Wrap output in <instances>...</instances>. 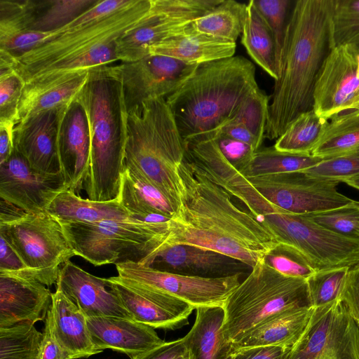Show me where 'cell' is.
Instances as JSON below:
<instances>
[{
	"mask_svg": "<svg viewBox=\"0 0 359 359\" xmlns=\"http://www.w3.org/2000/svg\"><path fill=\"white\" fill-rule=\"evenodd\" d=\"M330 32L331 48L347 46L359 52V0H333Z\"/></svg>",
	"mask_w": 359,
	"mask_h": 359,
	"instance_id": "f35d334b",
	"label": "cell"
},
{
	"mask_svg": "<svg viewBox=\"0 0 359 359\" xmlns=\"http://www.w3.org/2000/svg\"><path fill=\"white\" fill-rule=\"evenodd\" d=\"M322 160L311 154L280 151L273 147L257 151L251 160L238 170L246 178L297 172L310 168Z\"/></svg>",
	"mask_w": 359,
	"mask_h": 359,
	"instance_id": "d590c367",
	"label": "cell"
},
{
	"mask_svg": "<svg viewBox=\"0 0 359 359\" xmlns=\"http://www.w3.org/2000/svg\"><path fill=\"white\" fill-rule=\"evenodd\" d=\"M151 6V0H133L99 20L68 30L14 57L12 69L27 83L58 65L93 57L101 46L117 41L136 26Z\"/></svg>",
	"mask_w": 359,
	"mask_h": 359,
	"instance_id": "ba28073f",
	"label": "cell"
},
{
	"mask_svg": "<svg viewBox=\"0 0 359 359\" xmlns=\"http://www.w3.org/2000/svg\"><path fill=\"white\" fill-rule=\"evenodd\" d=\"M221 133L250 145L255 151L259 150L262 143L247 128L240 123H228Z\"/></svg>",
	"mask_w": 359,
	"mask_h": 359,
	"instance_id": "9f6ffc18",
	"label": "cell"
},
{
	"mask_svg": "<svg viewBox=\"0 0 359 359\" xmlns=\"http://www.w3.org/2000/svg\"><path fill=\"white\" fill-rule=\"evenodd\" d=\"M60 222L75 255L95 266L128 262L151 266L168 234L169 225V222L135 219Z\"/></svg>",
	"mask_w": 359,
	"mask_h": 359,
	"instance_id": "52a82bcc",
	"label": "cell"
},
{
	"mask_svg": "<svg viewBox=\"0 0 359 359\" xmlns=\"http://www.w3.org/2000/svg\"><path fill=\"white\" fill-rule=\"evenodd\" d=\"M341 182L345 183L350 187H352L358 190H359V176L344 180Z\"/></svg>",
	"mask_w": 359,
	"mask_h": 359,
	"instance_id": "680465c9",
	"label": "cell"
},
{
	"mask_svg": "<svg viewBox=\"0 0 359 359\" xmlns=\"http://www.w3.org/2000/svg\"><path fill=\"white\" fill-rule=\"evenodd\" d=\"M90 147L88 116L76 97L62 112L57 140L61 172L68 189L76 194L83 188L89 168Z\"/></svg>",
	"mask_w": 359,
	"mask_h": 359,
	"instance_id": "d6986e66",
	"label": "cell"
},
{
	"mask_svg": "<svg viewBox=\"0 0 359 359\" xmlns=\"http://www.w3.org/2000/svg\"><path fill=\"white\" fill-rule=\"evenodd\" d=\"M241 43L252 59L274 81L279 77L276 48L273 34L253 0L247 4Z\"/></svg>",
	"mask_w": 359,
	"mask_h": 359,
	"instance_id": "d6a6232c",
	"label": "cell"
},
{
	"mask_svg": "<svg viewBox=\"0 0 359 359\" xmlns=\"http://www.w3.org/2000/svg\"><path fill=\"white\" fill-rule=\"evenodd\" d=\"M333 0H298L287 22L279 78L270 97L265 138L278 139L313 109L315 83L329 53Z\"/></svg>",
	"mask_w": 359,
	"mask_h": 359,
	"instance_id": "7a4b0ae2",
	"label": "cell"
},
{
	"mask_svg": "<svg viewBox=\"0 0 359 359\" xmlns=\"http://www.w3.org/2000/svg\"><path fill=\"white\" fill-rule=\"evenodd\" d=\"M52 33V32H51ZM51 33L26 31L0 39V50L16 58L46 41Z\"/></svg>",
	"mask_w": 359,
	"mask_h": 359,
	"instance_id": "c3c4849f",
	"label": "cell"
},
{
	"mask_svg": "<svg viewBox=\"0 0 359 359\" xmlns=\"http://www.w3.org/2000/svg\"><path fill=\"white\" fill-rule=\"evenodd\" d=\"M88 76L89 70H81L44 75L25 83L18 105V123L69 105L81 93Z\"/></svg>",
	"mask_w": 359,
	"mask_h": 359,
	"instance_id": "d4e9b609",
	"label": "cell"
},
{
	"mask_svg": "<svg viewBox=\"0 0 359 359\" xmlns=\"http://www.w3.org/2000/svg\"><path fill=\"white\" fill-rule=\"evenodd\" d=\"M50 311L56 339L75 359L102 352L93 344L85 315L57 287L52 293Z\"/></svg>",
	"mask_w": 359,
	"mask_h": 359,
	"instance_id": "f1b7e54d",
	"label": "cell"
},
{
	"mask_svg": "<svg viewBox=\"0 0 359 359\" xmlns=\"http://www.w3.org/2000/svg\"><path fill=\"white\" fill-rule=\"evenodd\" d=\"M0 236L46 286L57 284L60 266L75 255L60 222L47 211L27 212L1 198Z\"/></svg>",
	"mask_w": 359,
	"mask_h": 359,
	"instance_id": "9c48e42d",
	"label": "cell"
},
{
	"mask_svg": "<svg viewBox=\"0 0 359 359\" xmlns=\"http://www.w3.org/2000/svg\"><path fill=\"white\" fill-rule=\"evenodd\" d=\"M288 349L279 346H259L238 349L234 359H283Z\"/></svg>",
	"mask_w": 359,
	"mask_h": 359,
	"instance_id": "11a10c76",
	"label": "cell"
},
{
	"mask_svg": "<svg viewBox=\"0 0 359 359\" xmlns=\"http://www.w3.org/2000/svg\"><path fill=\"white\" fill-rule=\"evenodd\" d=\"M247 179L271 203L294 214H313L355 201L338 191L339 182L313 177L303 172Z\"/></svg>",
	"mask_w": 359,
	"mask_h": 359,
	"instance_id": "5bb4252c",
	"label": "cell"
},
{
	"mask_svg": "<svg viewBox=\"0 0 359 359\" xmlns=\"http://www.w3.org/2000/svg\"><path fill=\"white\" fill-rule=\"evenodd\" d=\"M99 0H0V39L26 31L51 33Z\"/></svg>",
	"mask_w": 359,
	"mask_h": 359,
	"instance_id": "e0dca14e",
	"label": "cell"
},
{
	"mask_svg": "<svg viewBox=\"0 0 359 359\" xmlns=\"http://www.w3.org/2000/svg\"><path fill=\"white\" fill-rule=\"evenodd\" d=\"M222 307V335L230 348L232 344L269 318L288 309L312 306L306 279L283 275L262 259Z\"/></svg>",
	"mask_w": 359,
	"mask_h": 359,
	"instance_id": "8992f818",
	"label": "cell"
},
{
	"mask_svg": "<svg viewBox=\"0 0 359 359\" xmlns=\"http://www.w3.org/2000/svg\"><path fill=\"white\" fill-rule=\"evenodd\" d=\"M133 0H99L96 4L59 30L52 32L49 39L68 30L99 20L130 4ZM48 39V40H49ZM48 41V40H47Z\"/></svg>",
	"mask_w": 359,
	"mask_h": 359,
	"instance_id": "7dc6e473",
	"label": "cell"
},
{
	"mask_svg": "<svg viewBox=\"0 0 359 359\" xmlns=\"http://www.w3.org/2000/svg\"><path fill=\"white\" fill-rule=\"evenodd\" d=\"M269 101L270 97L260 88L257 89L241 103L229 123L243 125L262 142L265 138Z\"/></svg>",
	"mask_w": 359,
	"mask_h": 359,
	"instance_id": "60d3db41",
	"label": "cell"
},
{
	"mask_svg": "<svg viewBox=\"0 0 359 359\" xmlns=\"http://www.w3.org/2000/svg\"><path fill=\"white\" fill-rule=\"evenodd\" d=\"M65 107L31 116L14 128V149L40 172H61L57 140L61 115Z\"/></svg>",
	"mask_w": 359,
	"mask_h": 359,
	"instance_id": "ffe728a7",
	"label": "cell"
},
{
	"mask_svg": "<svg viewBox=\"0 0 359 359\" xmlns=\"http://www.w3.org/2000/svg\"><path fill=\"white\" fill-rule=\"evenodd\" d=\"M258 11L268 24L275 40L278 74L291 7L289 0H253ZM279 78V77H278Z\"/></svg>",
	"mask_w": 359,
	"mask_h": 359,
	"instance_id": "ee69618b",
	"label": "cell"
},
{
	"mask_svg": "<svg viewBox=\"0 0 359 359\" xmlns=\"http://www.w3.org/2000/svg\"><path fill=\"white\" fill-rule=\"evenodd\" d=\"M133 359H195V356L184 337H182L174 341H165Z\"/></svg>",
	"mask_w": 359,
	"mask_h": 359,
	"instance_id": "816d5d0a",
	"label": "cell"
},
{
	"mask_svg": "<svg viewBox=\"0 0 359 359\" xmlns=\"http://www.w3.org/2000/svg\"><path fill=\"white\" fill-rule=\"evenodd\" d=\"M283 359H359V330L339 299L314 308L300 339Z\"/></svg>",
	"mask_w": 359,
	"mask_h": 359,
	"instance_id": "4fadbf2b",
	"label": "cell"
},
{
	"mask_svg": "<svg viewBox=\"0 0 359 359\" xmlns=\"http://www.w3.org/2000/svg\"><path fill=\"white\" fill-rule=\"evenodd\" d=\"M236 42L184 32L151 45L149 55L167 56L189 65H201L234 55Z\"/></svg>",
	"mask_w": 359,
	"mask_h": 359,
	"instance_id": "f546056e",
	"label": "cell"
},
{
	"mask_svg": "<svg viewBox=\"0 0 359 359\" xmlns=\"http://www.w3.org/2000/svg\"><path fill=\"white\" fill-rule=\"evenodd\" d=\"M47 212L59 221L94 223L104 220L133 219L118 198L107 201L83 198L73 190L62 191Z\"/></svg>",
	"mask_w": 359,
	"mask_h": 359,
	"instance_id": "4dcf8cb0",
	"label": "cell"
},
{
	"mask_svg": "<svg viewBox=\"0 0 359 359\" xmlns=\"http://www.w3.org/2000/svg\"><path fill=\"white\" fill-rule=\"evenodd\" d=\"M93 344L97 350L111 349L133 359L165 342L154 328L135 321L113 316L87 318Z\"/></svg>",
	"mask_w": 359,
	"mask_h": 359,
	"instance_id": "cb8c5ba5",
	"label": "cell"
},
{
	"mask_svg": "<svg viewBox=\"0 0 359 359\" xmlns=\"http://www.w3.org/2000/svg\"><path fill=\"white\" fill-rule=\"evenodd\" d=\"M339 300L345 305L359 330V264L349 269Z\"/></svg>",
	"mask_w": 359,
	"mask_h": 359,
	"instance_id": "f907efd6",
	"label": "cell"
},
{
	"mask_svg": "<svg viewBox=\"0 0 359 359\" xmlns=\"http://www.w3.org/2000/svg\"><path fill=\"white\" fill-rule=\"evenodd\" d=\"M42 338L29 321L0 327V359H38Z\"/></svg>",
	"mask_w": 359,
	"mask_h": 359,
	"instance_id": "74e56055",
	"label": "cell"
},
{
	"mask_svg": "<svg viewBox=\"0 0 359 359\" xmlns=\"http://www.w3.org/2000/svg\"><path fill=\"white\" fill-rule=\"evenodd\" d=\"M351 110H358L359 111V92H358V94L355 100H354L353 103L352 104L349 111H351Z\"/></svg>",
	"mask_w": 359,
	"mask_h": 359,
	"instance_id": "91938a15",
	"label": "cell"
},
{
	"mask_svg": "<svg viewBox=\"0 0 359 359\" xmlns=\"http://www.w3.org/2000/svg\"><path fill=\"white\" fill-rule=\"evenodd\" d=\"M255 72L241 55L203 63L165 98L184 144L221 133L241 103L259 88Z\"/></svg>",
	"mask_w": 359,
	"mask_h": 359,
	"instance_id": "3957f363",
	"label": "cell"
},
{
	"mask_svg": "<svg viewBox=\"0 0 359 359\" xmlns=\"http://www.w3.org/2000/svg\"><path fill=\"white\" fill-rule=\"evenodd\" d=\"M67 189L62 172H40L15 149L0 164V198L25 212L47 211L53 200Z\"/></svg>",
	"mask_w": 359,
	"mask_h": 359,
	"instance_id": "ac0fdd59",
	"label": "cell"
},
{
	"mask_svg": "<svg viewBox=\"0 0 359 359\" xmlns=\"http://www.w3.org/2000/svg\"><path fill=\"white\" fill-rule=\"evenodd\" d=\"M358 52L341 46L330 49L318 74L313 109L327 120L348 111L359 92Z\"/></svg>",
	"mask_w": 359,
	"mask_h": 359,
	"instance_id": "2e32d148",
	"label": "cell"
},
{
	"mask_svg": "<svg viewBox=\"0 0 359 359\" xmlns=\"http://www.w3.org/2000/svg\"><path fill=\"white\" fill-rule=\"evenodd\" d=\"M196 311L194 325L184 337L195 359H223L231 353L222 335L223 307H200Z\"/></svg>",
	"mask_w": 359,
	"mask_h": 359,
	"instance_id": "1f68e13d",
	"label": "cell"
},
{
	"mask_svg": "<svg viewBox=\"0 0 359 359\" xmlns=\"http://www.w3.org/2000/svg\"><path fill=\"white\" fill-rule=\"evenodd\" d=\"M257 219L278 243L298 250L316 271L351 269L359 264V239L339 235L306 215L294 214L269 203L261 210Z\"/></svg>",
	"mask_w": 359,
	"mask_h": 359,
	"instance_id": "30bf717a",
	"label": "cell"
},
{
	"mask_svg": "<svg viewBox=\"0 0 359 359\" xmlns=\"http://www.w3.org/2000/svg\"><path fill=\"white\" fill-rule=\"evenodd\" d=\"M262 260L270 267L290 277L307 279L316 272L298 250L283 243H278Z\"/></svg>",
	"mask_w": 359,
	"mask_h": 359,
	"instance_id": "7bdbcfd3",
	"label": "cell"
},
{
	"mask_svg": "<svg viewBox=\"0 0 359 359\" xmlns=\"http://www.w3.org/2000/svg\"><path fill=\"white\" fill-rule=\"evenodd\" d=\"M38 280L0 271V327L46 319L52 293Z\"/></svg>",
	"mask_w": 359,
	"mask_h": 359,
	"instance_id": "7402d4cb",
	"label": "cell"
},
{
	"mask_svg": "<svg viewBox=\"0 0 359 359\" xmlns=\"http://www.w3.org/2000/svg\"><path fill=\"white\" fill-rule=\"evenodd\" d=\"M214 140L224 157L237 170L245 165L256 152L250 145L223 133Z\"/></svg>",
	"mask_w": 359,
	"mask_h": 359,
	"instance_id": "681fc988",
	"label": "cell"
},
{
	"mask_svg": "<svg viewBox=\"0 0 359 359\" xmlns=\"http://www.w3.org/2000/svg\"><path fill=\"white\" fill-rule=\"evenodd\" d=\"M244 265L246 264L210 250L176 245L156 253L149 266L183 275L219 278L242 273L241 266Z\"/></svg>",
	"mask_w": 359,
	"mask_h": 359,
	"instance_id": "484cf974",
	"label": "cell"
},
{
	"mask_svg": "<svg viewBox=\"0 0 359 359\" xmlns=\"http://www.w3.org/2000/svg\"><path fill=\"white\" fill-rule=\"evenodd\" d=\"M77 98L86 111L91 137L83 187L90 200H114L119 196L124 170L128 116L117 65L90 69Z\"/></svg>",
	"mask_w": 359,
	"mask_h": 359,
	"instance_id": "277c9868",
	"label": "cell"
},
{
	"mask_svg": "<svg viewBox=\"0 0 359 359\" xmlns=\"http://www.w3.org/2000/svg\"><path fill=\"white\" fill-rule=\"evenodd\" d=\"M197 67L158 55L118 65L127 111L145 100L165 98Z\"/></svg>",
	"mask_w": 359,
	"mask_h": 359,
	"instance_id": "9a60e30c",
	"label": "cell"
},
{
	"mask_svg": "<svg viewBox=\"0 0 359 359\" xmlns=\"http://www.w3.org/2000/svg\"><path fill=\"white\" fill-rule=\"evenodd\" d=\"M328 123L329 120L312 109L295 118L277 139L273 147L280 151L310 155Z\"/></svg>",
	"mask_w": 359,
	"mask_h": 359,
	"instance_id": "8d00e7d4",
	"label": "cell"
},
{
	"mask_svg": "<svg viewBox=\"0 0 359 359\" xmlns=\"http://www.w3.org/2000/svg\"><path fill=\"white\" fill-rule=\"evenodd\" d=\"M25 82L13 69H0V123H18V105Z\"/></svg>",
	"mask_w": 359,
	"mask_h": 359,
	"instance_id": "f6af8a7d",
	"label": "cell"
},
{
	"mask_svg": "<svg viewBox=\"0 0 359 359\" xmlns=\"http://www.w3.org/2000/svg\"><path fill=\"white\" fill-rule=\"evenodd\" d=\"M222 0H151L147 15L116 41V57L132 62L149 55V48L184 34L190 23Z\"/></svg>",
	"mask_w": 359,
	"mask_h": 359,
	"instance_id": "7c38bea8",
	"label": "cell"
},
{
	"mask_svg": "<svg viewBox=\"0 0 359 359\" xmlns=\"http://www.w3.org/2000/svg\"><path fill=\"white\" fill-rule=\"evenodd\" d=\"M323 227L345 237L359 239V201L346 205L306 215Z\"/></svg>",
	"mask_w": 359,
	"mask_h": 359,
	"instance_id": "b9f144b4",
	"label": "cell"
},
{
	"mask_svg": "<svg viewBox=\"0 0 359 359\" xmlns=\"http://www.w3.org/2000/svg\"><path fill=\"white\" fill-rule=\"evenodd\" d=\"M223 359H234V354L233 353H231L226 357H224Z\"/></svg>",
	"mask_w": 359,
	"mask_h": 359,
	"instance_id": "94428289",
	"label": "cell"
},
{
	"mask_svg": "<svg viewBox=\"0 0 359 359\" xmlns=\"http://www.w3.org/2000/svg\"><path fill=\"white\" fill-rule=\"evenodd\" d=\"M56 285L86 318L113 316L134 320L111 289L107 278L93 276L70 260L60 267Z\"/></svg>",
	"mask_w": 359,
	"mask_h": 359,
	"instance_id": "44dd1931",
	"label": "cell"
},
{
	"mask_svg": "<svg viewBox=\"0 0 359 359\" xmlns=\"http://www.w3.org/2000/svg\"><path fill=\"white\" fill-rule=\"evenodd\" d=\"M313 309H292L269 318L232 344L231 353L242 348L270 346L290 349L304 332Z\"/></svg>",
	"mask_w": 359,
	"mask_h": 359,
	"instance_id": "83f0119b",
	"label": "cell"
},
{
	"mask_svg": "<svg viewBox=\"0 0 359 359\" xmlns=\"http://www.w3.org/2000/svg\"><path fill=\"white\" fill-rule=\"evenodd\" d=\"M247 4L222 0L218 5L193 20L185 32L204 34L236 42L242 34Z\"/></svg>",
	"mask_w": 359,
	"mask_h": 359,
	"instance_id": "836d02e7",
	"label": "cell"
},
{
	"mask_svg": "<svg viewBox=\"0 0 359 359\" xmlns=\"http://www.w3.org/2000/svg\"><path fill=\"white\" fill-rule=\"evenodd\" d=\"M107 280L133 319L154 329H180L189 324V317L195 310L190 304L172 296L157 293L140 295L111 278Z\"/></svg>",
	"mask_w": 359,
	"mask_h": 359,
	"instance_id": "603a6c76",
	"label": "cell"
},
{
	"mask_svg": "<svg viewBox=\"0 0 359 359\" xmlns=\"http://www.w3.org/2000/svg\"><path fill=\"white\" fill-rule=\"evenodd\" d=\"M38 359H75L73 355L62 347L55 337L50 309L45 319Z\"/></svg>",
	"mask_w": 359,
	"mask_h": 359,
	"instance_id": "f5cc1de1",
	"label": "cell"
},
{
	"mask_svg": "<svg viewBox=\"0 0 359 359\" xmlns=\"http://www.w3.org/2000/svg\"><path fill=\"white\" fill-rule=\"evenodd\" d=\"M302 172L313 177L340 183L359 176V151L323 159Z\"/></svg>",
	"mask_w": 359,
	"mask_h": 359,
	"instance_id": "bcb514c9",
	"label": "cell"
},
{
	"mask_svg": "<svg viewBox=\"0 0 359 359\" xmlns=\"http://www.w3.org/2000/svg\"><path fill=\"white\" fill-rule=\"evenodd\" d=\"M118 276L112 280L135 292H150L180 299L195 310L205 306H223L241 283V273L205 278L161 271L137 262L116 264Z\"/></svg>",
	"mask_w": 359,
	"mask_h": 359,
	"instance_id": "8fae6325",
	"label": "cell"
},
{
	"mask_svg": "<svg viewBox=\"0 0 359 359\" xmlns=\"http://www.w3.org/2000/svg\"><path fill=\"white\" fill-rule=\"evenodd\" d=\"M0 271L33 278L29 269L7 241L1 236Z\"/></svg>",
	"mask_w": 359,
	"mask_h": 359,
	"instance_id": "db71d44e",
	"label": "cell"
},
{
	"mask_svg": "<svg viewBox=\"0 0 359 359\" xmlns=\"http://www.w3.org/2000/svg\"><path fill=\"white\" fill-rule=\"evenodd\" d=\"M178 170L184 196L169 221L168 234L159 251L189 245L224 255L252 269L278 243L249 212L233 203L225 189L185 157Z\"/></svg>",
	"mask_w": 359,
	"mask_h": 359,
	"instance_id": "6da1fadb",
	"label": "cell"
},
{
	"mask_svg": "<svg viewBox=\"0 0 359 359\" xmlns=\"http://www.w3.org/2000/svg\"><path fill=\"white\" fill-rule=\"evenodd\" d=\"M311 155L323 159L359 151V111L333 116Z\"/></svg>",
	"mask_w": 359,
	"mask_h": 359,
	"instance_id": "e575fe53",
	"label": "cell"
},
{
	"mask_svg": "<svg viewBox=\"0 0 359 359\" xmlns=\"http://www.w3.org/2000/svg\"><path fill=\"white\" fill-rule=\"evenodd\" d=\"M118 198L133 219L146 222H168L176 212L169 199L151 181L128 167H124Z\"/></svg>",
	"mask_w": 359,
	"mask_h": 359,
	"instance_id": "4316f807",
	"label": "cell"
},
{
	"mask_svg": "<svg viewBox=\"0 0 359 359\" xmlns=\"http://www.w3.org/2000/svg\"><path fill=\"white\" fill-rule=\"evenodd\" d=\"M185 147L165 98L149 99L128 111L124 167L151 181L177 210L184 196L179 167Z\"/></svg>",
	"mask_w": 359,
	"mask_h": 359,
	"instance_id": "5b68a950",
	"label": "cell"
},
{
	"mask_svg": "<svg viewBox=\"0 0 359 359\" xmlns=\"http://www.w3.org/2000/svg\"><path fill=\"white\" fill-rule=\"evenodd\" d=\"M350 268L340 267L316 271L306 279L313 308L327 305L339 299Z\"/></svg>",
	"mask_w": 359,
	"mask_h": 359,
	"instance_id": "ab89813d",
	"label": "cell"
},
{
	"mask_svg": "<svg viewBox=\"0 0 359 359\" xmlns=\"http://www.w3.org/2000/svg\"><path fill=\"white\" fill-rule=\"evenodd\" d=\"M15 125L0 123V164L4 163L14 150L13 133Z\"/></svg>",
	"mask_w": 359,
	"mask_h": 359,
	"instance_id": "6f0895ef",
	"label": "cell"
}]
</instances>
